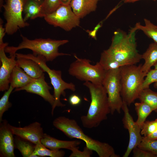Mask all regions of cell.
Returning a JSON list of instances; mask_svg holds the SVG:
<instances>
[{
	"mask_svg": "<svg viewBox=\"0 0 157 157\" xmlns=\"http://www.w3.org/2000/svg\"><path fill=\"white\" fill-rule=\"evenodd\" d=\"M135 32L130 30L127 34L121 30H117L114 32L110 46L101 54L124 66L136 65L142 58L137 49Z\"/></svg>",
	"mask_w": 157,
	"mask_h": 157,
	"instance_id": "obj_1",
	"label": "cell"
},
{
	"mask_svg": "<svg viewBox=\"0 0 157 157\" xmlns=\"http://www.w3.org/2000/svg\"><path fill=\"white\" fill-rule=\"evenodd\" d=\"M83 85L89 90L91 101L87 114L81 116V120L84 127L92 129L107 119L110 109L107 94L102 85L89 81L85 82Z\"/></svg>",
	"mask_w": 157,
	"mask_h": 157,
	"instance_id": "obj_2",
	"label": "cell"
},
{
	"mask_svg": "<svg viewBox=\"0 0 157 157\" xmlns=\"http://www.w3.org/2000/svg\"><path fill=\"white\" fill-rule=\"evenodd\" d=\"M53 125L71 138L84 141L87 147L95 151L99 157H119L113 148L108 143L93 139L85 134L76 120L60 116L54 119Z\"/></svg>",
	"mask_w": 157,
	"mask_h": 157,
	"instance_id": "obj_3",
	"label": "cell"
},
{
	"mask_svg": "<svg viewBox=\"0 0 157 157\" xmlns=\"http://www.w3.org/2000/svg\"><path fill=\"white\" fill-rule=\"evenodd\" d=\"M22 41L17 47L7 46L5 48L6 53L9 57L15 54L19 50L28 49L32 51L33 54L43 56L47 61H51L61 56L70 55L69 54L60 53L58 48L68 42L67 40H56L50 38H36L30 40L21 34Z\"/></svg>",
	"mask_w": 157,
	"mask_h": 157,
	"instance_id": "obj_4",
	"label": "cell"
},
{
	"mask_svg": "<svg viewBox=\"0 0 157 157\" xmlns=\"http://www.w3.org/2000/svg\"><path fill=\"white\" fill-rule=\"evenodd\" d=\"M142 64L125 65L120 68L121 95L123 101L129 106L142 90L146 74L142 70Z\"/></svg>",
	"mask_w": 157,
	"mask_h": 157,
	"instance_id": "obj_5",
	"label": "cell"
},
{
	"mask_svg": "<svg viewBox=\"0 0 157 157\" xmlns=\"http://www.w3.org/2000/svg\"><path fill=\"white\" fill-rule=\"evenodd\" d=\"M16 57H22L32 60L37 62L47 72L50 79L51 83L54 89L53 96L55 102L51 107V114H53L54 110L57 107H63L65 105L60 100L61 95L65 96V90L68 89L72 91L76 90L75 85L72 83H68L65 81L62 78V72L60 70L51 69L47 65V62L45 58L40 55L35 56L32 54H23L16 53Z\"/></svg>",
	"mask_w": 157,
	"mask_h": 157,
	"instance_id": "obj_6",
	"label": "cell"
},
{
	"mask_svg": "<svg viewBox=\"0 0 157 157\" xmlns=\"http://www.w3.org/2000/svg\"><path fill=\"white\" fill-rule=\"evenodd\" d=\"M74 56L76 59L70 65L69 74L81 81L102 85L106 71L99 62L93 65L88 59L79 58L76 55Z\"/></svg>",
	"mask_w": 157,
	"mask_h": 157,
	"instance_id": "obj_7",
	"label": "cell"
},
{
	"mask_svg": "<svg viewBox=\"0 0 157 157\" xmlns=\"http://www.w3.org/2000/svg\"><path fill=\"white\" fill-rule=\"evenodd\" d=\"M102 85L107 94L110 113H120L123 101L121 94L120 68L107 71Z\"/></svg>",
	"mask_w": 157,
	"mask_h": 157,
	"instance_id": "obj_8",
	"label": "cell"
},
{
	"mask_svg": "<svg viewBox=\"0 0 157 157\" xmlns=\"http://www.w3.org/2000/svg\"><path fill=\"white\" fill-rule=\"evenodd\" d=\"M24 0H6L3 6L4 16L6 21V33L12 35L20 28L28 26L29 24L25 21L22 16Z\"/></svg>",
	"mask_w": 157,
	"mask_h": 157,
	"instance_id": "obj_9",
	"label": "cell"
},
{
	"mask_svg": "<svg viewBox=\"0 0 157 157\" xmlns=\"http://www.w3.org/2000/svg\"><path fill=\"white\" fill-rule=\"evenodd\" d=\"M49 24L66 31L79 26L80 18L73 11L70 4H61L54 11L44 17Z\"/></svg>",
	"mask_w": 157,
	"mask_h": 157,
	"instance_id": "obj_10",
	"label": "cell"
},
{
	"mask_svg": "<svg viewBox=\"0 0 157 157\" xmlns=\"http://www.w3.org/2000/svg\"><path fill=\"white\" fill-rule=\"evenodd\" d=\"M128 105L123 101L122 109L124 112L122 121L124 128L127 129L129 134V144L123 157H128L133 148L138 147L142 141L141 128L133 120L130 114Z\"/></svg>",
	"mask_w": 157,
	"mask_h": 157,
	"instance_id": "obj_11",
	"label": "cell"
},
{
	"mask_svg": "<svg viewBox=\"0 0 157 157\" xmlns=\"http://www.w3.org/2000/svg\"><path fill=\"white\" fill-rule=\"evenodd\" d=\"M8 43H4L0 45V60L1 65L0 68V91L7 90L10 85V79L14 67L16 65V54L8 57L5 49Z\"/></svg>",
	"mask_w": 157,
	"mask_h": 157,
	"instance_id": "obj_12",
	"label": "cell"
},
{
	"mask_svg": "<svg viewBox=\"0 0 157 157\" xmlns=\"http://www.w3.org/2000/svg\"><path fill=\"white\" fill-rule=\"evenodd\" d=\"M51 88L45 80L44 74L40 77L34 79L26 86L20 88H15L14 92L25 90L26 92L37 94L42 97L51 105H53L55 99L53 95L49 91Z\"/></svg>",
	"mask_w": 157,
	"mask_h": 157,
	"instance_id": "obj_13",
	"label": "cell"
},
{
	"mask_svg": "<svg viewBox=\"0 0 157 157\" xmlns=\"http://www.w3.org/2000/svg\"><path fill=\"white\" fill-rule=\"evenodd\" d=\"M6 119L0 122V156L15 157L14 138Z\"/></svg>",
	"mask_w": 157,
	"mask_h": 157,
	"instance_id": "obj_14",
	"label": "cell"
},
{
	"mask_svg": "<svg viewBox=\"0 0 157 157\" xmlns=\"http://www.w3.org/2000/svg\"><path fill=\"white\" fill-rule=\"evenodd\" d=\"M14 135L30 141L35 144L41 142L44 133L41 124L35 122L24 127H16L10 124Z\"/></svg>",
	"mask_w": 157,
	"mask_h": 157,
	"instance_id": "obj_15",
	"label": "cell"
},
{
	"mask_svg": "<svg viewBox=\"0 0 157 157\" xmlns=\"http://www.w3.org/2000/svg\"><path fill=\"white\" fill-rule=\"evenodd\" d=\"M99 0H71L70 5L74 13L81 19L95 11Z\"/></svg>",
	"mask_w": 157,
	"mask_h": 157,
	"instance_id": "obj_16",
	"label": "cell"
},
{
	"mask_svg": "<svg viewBox=\"0 0 157 157\" xmlns=\"http://www.w3.org/2000/svg\"><path fill=\"white\" fill-rule=\"evenodd\" d=\"M41 142L47 148L51 150H60L64 149L70 150L78 146L81 142L78 140L66 141L58 139L49 135L44 133L41 140Z\"/></svg>",
	"mask_w": 157,
	"mask_h": 157,
	"instance_id": "obj_17",
	"label": "cell"
},
{
	"mask_svg": "<svg viewBox=\"0 0 157 157\" xmlns=\"http://www.w3.org/2000/svg\"><path fill=\"white\" fill-rule=\"evenodd\" d=\"M16 65L23 69L33 78H38L44 74V70L35 61L22 57H16Z\"/></svg>",
	"mask_w": 157,
	"mask_h": 157,
	"instance_id": "obj_18",
	"label": "cell"
},
{
	"mask_svg": "<svg viewBox=\"0 0 157 157\" xmlns=\"http://www.w3.org/2000/svg\"><path fill=\"white\" fill-rule=\"evenodd\" d=\"M43 2V0H24L23 13L25 21L42 17L41 11Z\"/></svg>",
	"mask_w": 157,
	"mask_h": 157,
	"instance_id": "obj_19",
	"label": "cell"
},
{
	"mask_svg": "<svg viewBox=\"0 0 157 157\" xmlns=\"http://www.w3.org/2000/svg\"><path fill=\"white\" fill-rule=\"evenodd\" d=\"M34 79L27 74L21 68L16 65L11 74L10 85L14 88H22L28 84Z\"/></svg>",
	"mask_w": 157,
	"mask_h": 157,
	"instance_id": "obj_20",
	"label": "cell"
},
{
	"mask_svg": "<svg viewBox=\"0 0 157 157\" xmlns=\"http://www.w3.org/2000/svg\"><path fill=\"white\" fill-rule=\"evenodd\" d=\"M142 58L144 60V63L141 67L142 70L147 74L157 62V44L154 42L151 43L146 51L142 55Z\"/></svg>",
	"mask_w": 157,
	"mask_h": 157,
	"instance_id": "obj_21",
	"label": "cell"
},
{
	"mask_svg": "<svg viewBox=\"0 0 157 157\" xmlns=\"http://www.w3.org/2000/svg\"><path fill=\"white\" fill-rule=\"evenodd\" d=\"M15 148L17 149L23 157H37L33 154L35 144L30 141L15 135Z\"/></svg>",
	"mask_w": 157,
	"mask_h": 157,
	"instance_id": "obj_22",
	"label": "cell"
},
{
	"mask_svg": "<svg viewBox=\"0 0 157 157\" xmlns=\"http://www.w3.org/2000/svg\"><path fill=\"white\" fill-rule=\"evenodd\" d=\"M145 25H141L140 22L136 23L135 26L131 30L136 31L139 30L149 38L153 40L154 42L157 44V26L155 25L147 19H144Z\"/></svg>",
	"mask_w": 157,
	"mask_h": 157,
	"instance_id": "obj_23",
	"label": "cell"
},
{
	"mask_svg": "<svg viewBox=\"0 0 157 157\" xmlns=\"http://www.w3.org/2000/svg\"><path fill=\"white\" fill-rule=\"evenodd\" d=\"M33 154L37 157L49 156L51 157H63L65 152L60 150L50 149L43 145L41 142L35 144Z\"/></svg>",
	"mask_w": 157,
	"mask_h": 157,
	"instance_id": "obj_24",
	"label": "cell"
},
{
	"mask_svg": "<svg viewBox=\"0 0 157 157\" xmlns=\"http://www.w3.org/2000/svg\"><path fill=\"white\" fill-rule=\"evenodd\" d=\"M138 99L140 101L150 106L154 111L157 112V92L149 88L142 90Z\"/></svg>",
	"mask_w": 157,
	"mask_h": 157,
	"instance_id": "obj_25",
	"label": "cell"
},
{
	"mask_svg": "<svg viewBox=\"0 0 157 157\" xmlns=\"http://www.w3.org/2000/svg\"><path fill=\"white\" fill-rule=\"evenodd\" d=\"M134 105L138 116L135 122L141 128L147 118L154 110L150 106L144 102L135 103Z\"/></svg>",
	"mask_w": 157,
	"mask_h": 157,
	"instance_id": "obj_26",
	"label": "cell"
},
{
	"mask_svg": "<svg viewBox=\"0 0 157 157\" xmlns=\"http://www.w3.org/2000/svg\"><path fill=\"white\" fill-rule=\"evenodd\" d=\"M14 88L10 85L9 89L6 91L0 99V122L3 120V114L10 108L12 104L9 100V96Z\"/></svg>",
	"mask_w": 157,
	"mask_h": 157,
	"instance_id": "obj_27",
	"label": "cell"
},
{
	"mask_svg": "<svg viewBox=\"0 0 157 157\" xmlns=\"http://www.w3.org/2000/svg\"><path fill=\"white\" fill-rule=\"evenodd\" d=\"M100 65L106 71L120 68L124 66L122 63L108 58L101 54L99 61Z\"/></svg>",
	"mask_w": 157,
	"mask_h": 157,
	"instance_id": "obj_28",
	"label": "cell"
},
{
	"mask_svg": "<svg viewBox=\"0 0 157 157\" xmlns=\"http://www.w3.org/2000/svg\"><path fill=\"white\" fill-rule=\"evenodd\" d=\"M60 5V0H43L41 11L42 17L53 12Z\"/></svg>",
	"mask_w": 157,
	"mask_h": 157,
	"instance_id": "obj_29",
	"label": "cell"
},
{
	"mask_svg": "<svg viewBox=\"0 0 157 157\" xmlns=\"http://www.w3.org/2000/svg\"><path fill=\"white\" fill-rule=\"evenodd\" d=\"M137 147L157 157V139L148 140L142 138V141Z\"/></svg>",
	"mask_w": 157,
	"mask_h": 157,
	"instance_id": "obj_30",
	"label": "cell"
},
{
	"mask_svg": "<svg viewBox=\"0 0 157 157\" xmlns=\"http://www.w3.org/2000/svg\"><path fill=\"white\" fill-rule=\"evenodd\" d=\"M157 131V119L151 121H145L141 127V134L147 136Z\"/></svg>",
	"mask_w": 157,
	"mask_h": 157,
	"instance_id": "obj_31",
	"label": "cell"
},
{
	"mask_svg": "<svg viewBox=\"0 0 157 157\" xmlns=\"http://www.w3.org/2000/svg\"><path fill=\"white\" fill-rule=\"evenodd\" d=\"M143 81L142 90L149 88L150 85L153 83L157 82V69H150L147 73Z\"/></svg>",
	"mask_w": 157,
	"mask_h": 157,
	"instance_id": "obj_32",
	"label": "cell"
},
{
	"mask_svg": "<svg viewBox=\"0 0 157 157\" xmlns=\"http://www.w3.org/2000/svg\"><path fill=\"white\" fill-rule=\"evenodd\" d=\"M70 150L72 153L69 157H90L93 151L86 146L82 151L79 150L78 146L72 148Z\"/></svg>",
	"mask_w": 157,
	"mask_h": 157,
	"instance_id": "obj_33",
	"label": "cell"
},
{
	"mask_svg": "<svg viewBox=\"0 0 157 157\" xmlns=\"http://www.w3.org/2000/svg\"><path fill=\"white\" fill-rule=\"evenodd\" d=\"M132 151L134 157H157L156 156L137 147L133 148Z\"/></svg>",
	"mask_w": 157,
	"mask_h": 157,
	"instance_id": "obj_34",
	"label": "cell"
},
{
	"mask_svg": "<svg viewBox=\"0 0 157 157\" xmlns=\"http://www.w3.org/2000/svg\"><path fill=\"white\" fill-rule=\"evenodd\" d=\"M69 103L73 106L79 105L81 101L80 97L78 96L75 94L71 95L69 98Z\"/></svg>",
	"mask_w": 157,
	"mask_h": 157,
	"instance_id": "obj_35",
	"label": "cell"
},
{
	"mask_svg": "<svg viewBox=\"0 0 157 157\" xmlns=\"http://www.w3.org/2000/svg\"><path fill=\"white\" fill-rule=\"evenodd\" d=\"M0 21V45H1L4 43L3 42V39L6 33L5 28L3 27L2 24L3 21L1 18Z\"/></svg>",
	"mask_w": 157,
	"mask_h": 157,
	"instance_id": "obj_36",
	"label": "cell"
},
{
	"mask_svg": "<svg viewBox=\"0 0 157 157\" xmlns=\"http://www.w3.org/2000/svg\"><path fill=\"white\" fill-rule=\"evenodd\" d=\"M142 138L144 139L148 140L157 139V131L147 136H143Z\"/></svg>",
	"mask_w": 157,
	"mask_h": 157,
	"instance_id": "obj_37",
	"label": "cell"
},
{
	"mask_svg": "<svg viewBox=\"0 0 157 157\" xmlns=\"http://www.w3.org/2000/svg\"><path fill=\"white\" fill-rule=\"evenodd\" d=\"M71 0H60V4L63 5L70 4Z\"/></svg>",
	"mask_w": 157,
	"mask_h": 157,
	"instance_id": "obj_38",
	"label": "cell"
},
{
	"mask_svg": "<svg viewBox=\"0 0 157 157\" xmlns=\"http://www.w3.org/2000/svg\"><path fill=\"white\" fill-rule=\"evenodd\" d=\"M141 0H122V1L125 3H134L136 1ZM154 1H156V0H152Z\"/></svg>",
	"mask_w": 157,
	"mask_h": 157,
	"instance_id": "obj_39",
	"label": "cell"
},
{
	"mask_svg": "<svg viewBox=\"0 0 157 157\" xmlns=\"http://www.w3.org/2000/svg\"><path fill=\"white\" fill-rule=\"evenodd\" d=\"M3 0H0V9L3 7Z\"/></svg>",
	"mask_w": 157,
	"mask_h": 157,
	"instance_id": "obj_40",
	"label": "cell"
},
{
	"mask_svg": "<svg viewBox=\"0 0 157 157\" xmlns=\"http://www.w3.org/2000/svg\"><path fill=\"white\" fill-rule=\"evenodd\" d=\"M154 66V69H157V62L155 63Z\"/></svg>",
	"mask_w": 157,
	"mask_h": 157,
	"instance_id": "obj_41",
	"label": "cell"
},
{
	"mask_svg": "<svg viewBox=\"0 0 157 157\" xmlns=\"http://www.w3.org/2000/svg\"><path fill=\"white\" fill-rule=\"evenodd\" d=\"M154 87L155 88H157V82L155 83Z\"/></svg>",
	"mask_w": 157,
	"mask_h": 157,
	"instance_id": "obj_42",
	"label": "cell"
},
{
	"mask_svg": "<svg viewBox=\"0 0 157 157\" xmlns=\"http://www.w3.org/2000/svg\"></svg>",
	"mask_w": 157,
	"mask_h": 157,
	"instance_id": "obj_43",
	"label": "cell"
}]
</instances>
